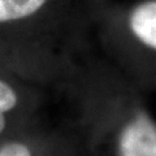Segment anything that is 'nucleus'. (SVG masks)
<instances>
[{"label": "nucleus", "mask_w": 156, "mask_h": 156, "mask_svg": "<svg viewBox=\"0 0 156 156\" xmlns=\"http://www.w3.org/2000/svg\"><path fill=\"white\" fill-rule=\"evenodd\" d=\"M120 156H156V126L146 116H138L124 129Z\"/></svg>", "instance_id": "1"}, {"label": "nucleus", "mask_w": 156, "mask_h": 156, "mask_svg": "<svg viewBox=\"0 0 156 156\" xmlns=\"http://www.w3.org/2000/svg\"><path fill=\"white\" fill-rule=\"evenodd\" d=\"M130 25L140 41L156 48V2L136 8L131 14Z\"/></svg>", "instance_id": "2"}, {"label": "nucleus", "mask_w": 156, "mask_h": 156, "mask_svg": "<svg viewBox=\"0 0 156 156\" xmlns=\"http://www.w3.org/2000/svg\"><path fill=\"white\" fill-rule=\"evenodd\" d=\"M44 3L46 0H0V22L27 17Z\"/></svg>", "instance_id": "3"}, {"label": "nucleus", "mask_w": 156, "mask_h": 156, "mask_svg": "<svg viewBox=\"0 0 156 156\" xmlns=\"http://www.w3.org/2000/svg\"><path fill=\"white\" fill-rule=\"evenodd\" d=\"M17 103V96L11 86H8L5 82L0 81V133L5 126V119L4 113L11 111Z\"/></svg>", "instance_id": "4"}, {"label": "nucleus", "mask_w": 156, "mask_h": 156, "mask_svg": "<svg viewBox=\"0 0 156 156\" xmlns=\"http://www.w3.org/2000/svg\"><path fill=\"white\" fill-rule=\"evenodd\" d=\"M0 156H31V155L25 144L12 142L0 147Z\"/></svg>", "instance_id": "5"}]
</instances>
